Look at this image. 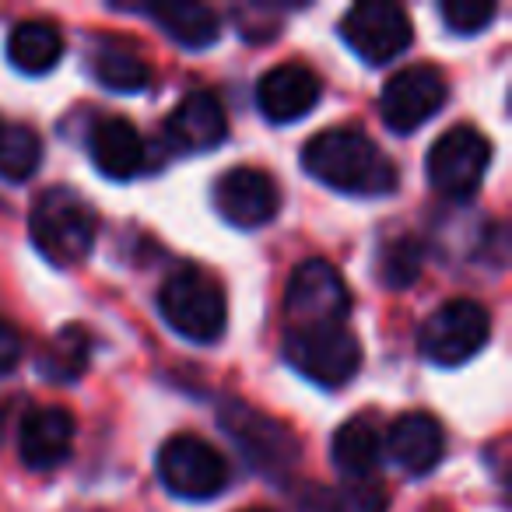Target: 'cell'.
<instances>
[{"instance_id": "obj_24", "label": "cell", "mask_w": 512, "mask_h": 512, "mask_svg": "<svg viewBox=\"0 0 512 512\" xmlns=\"http://www.w3.org/2000/svg\"><path fill=\"white\" fill-rule=\"evenodd\" d=\"M92 71L95 81L102 88H109V92L134 95L151 85V67L134 50H123V46H106V50L95 53Z\"/></svg>"}, {"instance_id": "obj_8", "label": "cell", "mask_w": 512, "mask_h": 512, "mask_svg": "<svg viewBox=\"0 0 512 512\" xmlns=\"http://www.w3.org/2000/svg\"><path fill=\"white\" fill-rule=\"evenodd\" d=\"M351 309V292L334 264L327 260H302L288 278L285 313L292 327H327L344 323Z\"/></svg>"}, {"instance_id": "obj_14", "label": "cell", "mask_w": 512, "mask_h": 512, "mask_svg": "<svg viewBox=\"0 0 512 512\" xmlns=\"http://www.w3.org/2000/svg\"><path fill=\"white\" fill-rule=\"evenodd\" d=\"M323 85L306 64H278L256 85V106L271 123H295L320 102Z\"/></svg>"}, {"instance_id": "obj_5", "label": "cell", "mask_w": 512, "mask_h": 512, "mask_svg": "<svg viewBox=\"0 0 512 512\" xmlns=\"http://www.w3.org/2000/svg\"><path fill=\"white\" fill-rule=\"evenodd\" d=\"M488 334L491 316L481 302L449 299L421 323L418 348L428 362L442 365V369H456V365L470 362L488 344Z\"/></svg>"}, {"instance_id": "obj_3", "label": "cell", "mask_w": 512, "mask_h": 512, "mask_svg": "<svg viewBox=\"0 0 512 512\" xmlns=\"http://www.w3.org/2000/svg\"><path fill=\"white\" fill-rule=\"evenodd\" d=\"M29 232L36 249L50 264L74 267L92 253L95 235H99V218L74 190L53 186L32 204Z\"/></svg>"}, {"instance_id": "obj_15", "label": "cell", "mask_w": 512, "mask_h": 512, "mask_svg": "<svg viewBox=\"0 0 512 512\" xmlns=\"http://www.w3.org/2000/svg\"><path fill=\"white\" fill-rule=\"evenodd\" d=\"M74 446V414L64 407H36L25 414L22 432H18V453L22 463L32 470H53L71 456Z\"/></svg>"}, {"instance_id": "obj_25", "label": "cell", "mask_w": 512, "mask_h": 512, "mask_svg": "<svg viewBox=\"0 0 512 512\" xmlns=\"http://www.w3.org/2000/svg\"><path fill=\"white\" fill-rule=\"evenodd\" d=\"M421 264H425L421 242L411 239V235H400L379 256V278H383L386 288H411L421 274Z\"/></svg>"}, {"instance_id": "obj_11", "label": "cell", "mask_w": 512, "mask_h": 512, "mask_svg": "<svg viewBox=\"0 0 512 512\" xmlns=\"http://www.w3.org/2000/svg\"><path fill=\"white\" fill-rule=\"evenodd\" d=\"M214 207H218V214L228 225L260 228L267 221H274V214L281 211V190L271 172L239 165V169H228L225 176H218Z\"/></svg>"}, {"instance_id": "obj_27", "label": "cell", "mask_w": 512, "mask_h": 512, "mask_svg": "<svg viewBox=\"0 0 512 512\" xmlns=\"http://www.w3.org/2000/svg\"><path fill=\"white\" fill-rule=\"evenodd\" d=\"M22 362V334L0 316V376H8Z\"/></svg>"}, {"instance_id": "obj_19", "label": "cell", "mask_w": 512, "mask_h": 512, "mask_svg": "<svg viewBox=\"0 0 512 512\" xmlns=\"http://www.w3.org/2000/svg\"><path fill=\"white\" fill-rule=\"evenodd\" d=\"M148 15L155 18V25L165 36L176 39L186 50H207L221 36L218 15L197 0H162V4H151Z\"/></svg>"}, {"instance_id": "obj_1", "label": "cell", "mask_w": 512, "mask_h": 512, "mask_svg": "<svg viewBox=\"0 0 512 512\" xmlns=\"http://www.w3.org/2000/svg\"><path fill=\"white\" fill-rule=\"evenodd\" d=\"M302 165L323 186L351 197H386L400 183L390 155L358 127H330L309 137Z\"/></svg>"}, {"instance_id": "obj_10", "label": "cell", "mask_w": 512, "mask_h": 512, "mask_svg": "<svg viewBox=\"0 0 512 512\" xmlns=\"http://www.w3.org/2000/svg\"><path fill=\"white\" fill-rule=\"evenodd\" d=\"M341 36L365 64H390L411 46V18L390 0H362L344 15Z\"/></svg>"}, {"instance_id": "obj_16", "label": "cell", "mask_w": 512, "mask_h": 512, "mask_svg": "<svg viewBox=\"0 0 512 512\" xmlns=\"http://www.w3.org/2000/svg\"><path fill=\"white\" fill-rule=\"evenodd\" d=\"M383 449L390 453V460L397 463L404 474H428V470L442 460L446 435H442V425L432 414L407 411L390 425Z\"/></svg>"}, {"instance_id": "obj_18", "label": "cell", "mask_w": 512, "mask_h": 512, "mask_svg": "<svg viewBox=\"0 0 512 512\" xmlns=\"http://www.w3.org/2000/svg\"><path fill=\"white\" fill-rule=\"evenodd\" d=\"M330 460L344 474V481H372L383 460V435L369 418H351L334 432Z\"/></svg>"}, {"instance_id": "obj_6", "label": "cell", "mask_w": 512, "mask_h": 512, "mask_svg": "<svg viewBox=\"0 0 512 512\" xmlns=\"http://www.w3.org/2000/svg\"><path fill=\"white\" fill-rule=\"evenodd\" d=\"M158 477L172 495L204 502L228 488V463L200 435L179 432L158 449Z\"/></svg>"}, {"instance_id": "obj_13", "label": "cell", "mask_w": 512, "mask_h": 512, "mask_svg": "<svg viewBox=\"0 0 512 512\" xmlns=\"http://www.w3.org/2000/svg\"><path fill=\"white\" fill-rule=\"evenodd\" d=\"M228 134L225 106L214 92H190L165 120V141L179 155L214 151Z\"/></svg>"}, {"instance_id": "obj_2", "label": "cell", "mask_w": 512, "mask_h": 512, "mask_svg": "<svg viewBox=\"0 0 512 512\" xmlns=\"http://www.w3.org/2000/svg\"><path fill=\"white\" fill-rule=\"evenodd\" d=\"M158 313L179 337L193 344H211L228 327V299L225 288L207 271L183 264L158 288Z\"/></svg>"}, {"instance_id": "obj_21", "label": "cell", "mask_w": 512, "mask_h": 512, "mask_svg": "<svg viewBox=\"0 0 512 512\" xmlns=\"http://www.w3.org/2000/svg\"><path fill=\"white\" fill-rule=\"evenodd\" d=\"M88 362H92V337H88L85 327L71 323L50 341L39 369L50 383H74V379L85 376Z\"/></svg>"}, {"instance_id": "obj_7", "label": "cell", "mask_w": 512, "mask_h": 512, "mask_svg": "<svg viewBox=\"0 0 512 512\" xmlns=\"http://www.w3.org/2000/svg\"><path fill=\"white\" fill-rule=\"evenodd\" d=\"M428 179L442 197L467 200L484 183V172L491 165V141L470 123L446 130L428 151Z\"/></svg>"}, {"instance_id": "obj_23", "label": "cell", "mask_w": 512, "mask_h": 512, "mask_svg": "<svg viewBox=\"0 0 512 512\" xmlns=\"http://www.w3.org/2000/svg\"><path fill=\"white\" fill-rule=\"evenodd\" d=\"M43 162V137L25 123H0V176L25 183Z\"/></svg>"}, {"instance_id": "obj_28", "label": "cell", "mask_w": 512, "mask_h": 512, "mask_svg": "<svg viewBox=\"0 0 512 512\" xmlns=\"http://www.w3.org/2000/svg\"><path fill=\"white\" fill-rule=\"evenodd\" d=\"M242 512H271V509H260V505H256V509H242Z\"/></svg>"}, {"instance_id": "obj_26", "label": "cell", "mask_w": 512, "mask_h": 512, "mask_svg": "<svg viewBox=\"0 0 512 512\" xmlns=\"http://www.w3.org/2000/svg\"><path fill=\"white\" fill-rule=\"evenodd\" d=\"M439 15L453 32L474 36V32H481L495 18V4H484V0H446L439 8Z\"/></svg>"}, {"instance_id": "obj_12", "label": "cell", "mask_w": 512, "mask_h": 512, "mask_svg": "<svg viewBox=\"0 0 512 512\" xmlns=\"http://www.w3.org/2000/svg\"><path fill=\"white\" fill-rule=\"evenodd\" d=\"M221 428L239 442L242 456L256 470H285L299 456L292 432L285 425H278L267 414H256L253 407L239 404V400L221 407Z\"/></svg>"}, {"instance_id": "obj_9", "label": "cell", "mask_w": 512, "mask_h": 512, "mask_svg": "<svg viewBox=\"0 0 512 512\" xmlns=\"http://www.w3.org/2000/svg\"><path fill=\"white\" fill-rule=\"evenodd\" d=\"M446 78L432 64H411L383 85L379 109L393 134H414L446 106Z\"/></svg>"}, {"instance_id": "obj_4", "label": "cell", "mask_w": 512, "mask_h": 512, "mask_svg": "<svg viewBox=\"0 0 512 512\" xmlns=\"http://www.w3.org/2000/svg\"><path fill=\"white\" fill-rule=\"evenodd\" d=\"M285 355L295 369L316 386H337L351 383L362 365V344L344 323H327V327H292L285 337Z\"/></svg>"}, {"instance_id": "obj_20", "label": "cell", "mask_w": 512, "mask_h": 512, "mask_svg": "<svg viewBox=\"0 0 512 512\" xmlns=\"http://www.w3.org/2000/svg\"><path fill=\"white\" fill-rule=\"evenodd\" d=\"M64 57V36L50 22H18L8 36V60L22 74H50Z\"/></svg>"}, {"instance_id": "obj_17", "label": "cell", "mask_w": 512, "mask_h": 512, "mask_svg": "<svg viewBox=\"0 0 512 512\" xmlns=\"http://www.w3.org/2000/svg\"><path fill=\"white\" fill-rule=\"evenodd\" d=\"M92 158L102 176L109 179H134L144 169V137L123 116H106L92 130Z\"/></svg>"}, {"instance_id": "obj_22", "label": "cell", "mask_w": 512, "mask_h": 512, "mask_svg": "<svg viewBox=\"0 0 512 512\" xmlns=\"http://www.w3.org/2000/svg\"><path fill=\"white\" fill-rule=\"evenodd\" d=\"M302 512H386V491L376 481H344L337 488H313Z\"/></svg>"}]
</instances>
